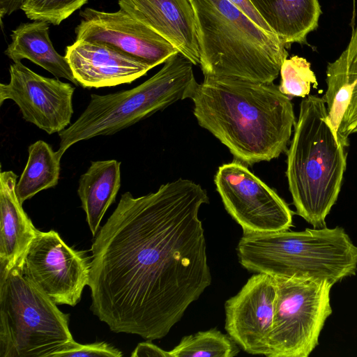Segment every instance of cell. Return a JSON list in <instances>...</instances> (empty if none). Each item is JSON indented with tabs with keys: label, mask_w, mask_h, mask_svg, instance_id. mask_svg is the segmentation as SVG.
<instances>
[{
	"label": "cell",
	"mask_w": 357,
	"mask_h": 357,
	"mask_svg": "<svg viewBox=\"0 0 357 357\" xmlns=\"http://www.w3.org/2000/svg\"><path fill=\"white\" fill-rule=\"evenodd\" d=\"M206 190L178 178L122 194L91 251V310L115 333L161 339L211 284L199 211Z\"/></svg>",
	"instance_id": "1"
},
{
	"label": "cell",
	"mask_w": 357,
	"mask_h": 357,
	"mask_svg": "<svg viewBox=\"0 0 357 357\" xmlns=\"http://www.w3.org/2000/svg\"><path fill=\"white\" fill-rule=\"evenodd\" d=\"M188 98L199 126L225 145L235 160L252 165L287 150L295 115L273 82L204 78Z\"/></svg>",
	"instance_id": "2"
},
{
	"label": "cell",
	"mask_w": 357,
	"mask_h": 357,
	"mask_svg": "<svg viewBox=\"0 0 357 357\" xmlns=\"http://www.w3.org/2000/svg\"><path fill=\"white\" fill-rule=\"evenodd\" d=\"M204 78L273 82L288 52L284 43L228 0H189Z\"/></svg>",
	"instance_id": "3"
},
{
	"label": "cell",
	"mask_w": 357,
	"mask_h": 357,
	"mask_svg": "<svg viewBox=\"0 0 357 357\" xmlns=\"http://www.w3.org/2000/svg\"><path fill=\"white\" fill-rule=\"evenodd\" d=\"M344 149L323 98H304L287 151L286 175L296 213L314 228L326 227L337 199L347 167Z\"/></svg>",
	"instance_id": "4"
},
{
	"label": "cell",
	"mask_w": 357,
	"mask_h": 357,
	"mask_svg": "<svg viewBox=\"0 0 357 357\" xmlns=\"http://www.w3.org/2000/svg\"><path fill=\"white\" fill-rule=\"evenodd\" d=\"M236 253L246 270L273 277L335 284L357 271V246L340 227L243 234Z\"/></svg>",
	"instance_id": "5"
},
{
	"label": "cell",
	"mask_w": 357,
	"mask_h": 357,
	"mask_svg": "<svg viewBox=\"0 0 357 357\" xmlns=\"http://www.w3.org/2000/svg\"><path fill=\"white\" fill-rule=\"evenodd\" d=\"M192 66L190 60L176 53L165 61L157 73L132 89L91 94L77 119L59 132L58 150L63 154L80 141L114 135L179 100L188 98L197 83Z\"/></svg>",
	"instance_id": "6"
},
{
	"label": "cell",
	"mask_w": 357,
	"mask_h": 357,
	"mask_svg": "<svg viewBox=\"0 0 357 357\" xmlns=\"http://www.w3.org/2000/svg\"><path fill=\"white\" fill-rule=\"evenodd\" d=\"M56 305L18 264L0 268V357H52L75 342Z\"/></svg>",
	"instance_id": "7"
},
{
	"label": "cell",
	"mask_w": 357,
	"mask_h": 357,
	"mask_svg": "<svg viewBox=\"0 0 357 357\" xmlns=\"http://www.w3.org/2000/svg\"><path fill=\"white\" fill-rule=\"evenodd\" d=\"M277 297L268 357H307L332 313L327 280L274 277Z\"/></svg>",
	"instance_id": "8"
},
{
	"label": "cell",
	"mask_w": 357,
	"mask_h": 357,
	"mask_svg": "<svg viewBox=\"0 0 357 357\" xmlns=\"http://www.w3.org/2000/svg\"><path fill=\"white\" fill-rule=\"evenodd\" d=\"M214 182L224 206L243 234L289 230L293 212L272 188L235 160L219 167Z\"/></svg>",
	"instance_id": "9"
},
{
	"label": "cell",
	"mask_w": 357,
	"mask_h": 357,
	"mask_svg": "<svg viewBox=\"0 0 357 357\" xmlns=\"http://www.w3.org/2000/svg\"><path fill=\"white\" fill-rule=\"evenodd\" d=\"M19 266L56 304L75 306L89 284L91 257L69 247L56 231L37 229Z\"/></svg>",
	"instance_id": "10"
},
{
	"label": "cell",
	"mask_w": 357,
	"mask_h": 357,
	"mask_svg": "<svg viewBox=\"0 0 357 357\" xmlns=\"http://www.w3.org/2000/svg\"><path fill=\"white\" fill-rule=\"evenodd\" d=\"M9 75V82L0 84V105L13 100L26 121L49 135L69 126L75 89L72 84L40 75L21 61L10 66Z\"/></svg>",
	"instance_id": "11"
},
{
	"label": "cell",
	"mask_w": 357,
	"mask_h": 357,
	"mask_svg": "<svg viewBox=\"0 0 357 357\" xmlns=\"http://www.w3.org/2000/svg\"><path fill=\"white\" fill-rule=\"evenodd\" d=\"M79 15L76 40L109 46L152 68L179 53L167 40L120 8L105 12L86 8Z\"/></svg>",
	"instance_id": "12"
},
{
	"label": "cell",
	"mask_w": 357,
	"mask_h": 357,
	"mask_svg": "<svg viewBox=\"0 0 357 357\" xmlns=\"http://www.w3.org/2000/svg\"><path fill=\"white\" fill-rule=\"evenodd\" d=\"M276 297L275 278L255 273L225 302V328L246 353L268 356Z\"/></svg>",
	"instance_id": "13"
},
{
	"label": "cell",
	"mask_w": 357,
	"mask_h": 357,
	"mask_svg": "<svg viewBox=\"0 0 357 357\" xmlns=\"http://www.w3.org/2000/svg\"><path fill=\"white\" fill-rule=\"evenodd\" d=\"M65 56L75 80L84 88L130 84L153 68L112 47L84 40L68 45Z\"/></svg>",
	"instance_id": "14"
},
{
	"label": "cell",
	"mask_w": 357,
	"mask_h": 357,
	"mask_svg": "<svg viewBox=\"0 0 357 357\" xmlns=\"http://www.w3.org/2000/svg\"><path fill=\"white\" fill-rule=\"evenodd\" d=\"M119 8L170 43L193 65L200 64L197 25L189 0H119Z\"/></svg>",
	"instance_id": "15"
},
{
	"label": "cell",
	"mask_w": 357,
	"mask_h": 357,
	"mask_svg": "<svg viewBox=\"0 0 357 357\" xmlns=\"http://www.w3.org/2000/svg\"><path fill=\"white\" fill-rule=\"evenodd\" d=\"M17 175L0 173V268L20 265L37 229L24 212L16 193Z\"/></svg>",
	"instance_id": "16"
},
{
	"label": "cell",
	"mask_w": 357,
	"mask_h": 357,
	"mask_svg": "<svg viewBox=\"0 0 357 357\" xmlns=\"http://www.w3.org/2000/svg\"><path fill=\"white\" fill-rule=\"evenodd\" d=\"M287 48L291 43H307L321 14L319 0H249Z\"/></svg>",
	"instance_id": "17"
},
{
	"label": "cell",
	"mask_w": 357,
	"mask_h": 357,
	"mask_svg": "<svg viewBox=\"0 0 357 357\" xmlns=\"http://www.w3.org/2000/svg\"><path fill=\"white\" fill-rule=\"evenodd\" d=\"M49 29V23L43 21L20 24L13 30L5 54L13 62L30 60L56 78H64L78 85L66 56L54 48Z\"/></svg>",
	"instance_id": "18"
},
{
	"label": "cell",
	"mask_w": 357,
	"mask_h": 357,
	"mask_svg": "<svg viewBox=\"0 0 357 357\" xmlns=\"http://www.w3.org/2000/svg\"><path fill=\"white\" fill-rule=\"evenodd\" d=\"M120 166L121 162L116 160L93 161L79 177L77 194L93 236L120 189Z\"/></svg>",
	"instance_id": "19"
},
{
	"label": "cell",
	"mask_w": 357,
	"mask_h": 357,
	"mask_svg": "<svg viewBox=\"0 0 357 357\" xmlns=\"http://www.w3.org/2000/svg\"><path fill=\"white\" fill-rule=\"evenodd\" d=\"M26 166L16 185V193L22 204L39 192L58 184L63 153L54 151L45 142L38 140L28 148Z\"/></svg>",
	"instance_id": "20"
},
{
	"label": "cell",
	"mask_w": 357,
	"mask_h": 357,
	"mask_svg": "<svg viewBox=\"0 0 357 357\" xmlns=\"http://www.w3.org/2000/svg\"><path fill=\"white\" fill-rule=\"evenodd\" d=\"M239 351L229 335L212 328L184 336L169 353L170 357H234Z\"/></svg>",
	"instance_id": "21"
},
{
	"label": "cell",
	"mask_w": 357,
	"mask_h": 357,
	"mask_svg": "<svg viewBox=\"0 0 357 357\" xmlns=\"http://www.w3.org/2000/svg\"><path fill=\"white\" fill-rule=\"evenodd\" d=\"M326 83L327 90L322 98L327 105L330 123L337 136L351 101L353 86L344 72L334 61L327 66Z\"/></svg>",
	"instance_id": "22"
},
{
	"label": "cell",
	"mask_w": 357,
	"mask_h": 357,
	"mask_svg": "<svg viewBox=\"0 0 357 357\" xmlns=\"http://www.w3.org/2000/svg\"><path fill=\"white\" fill-rule=\"evenodd\" d=\"M334 62L344 72L353 86L351 101L337 132L338 141L347 147L349 136L357 126V25L352 30L346 49Z\"/></svg>",
	"instance_id": "23"
},
{
	"label": "cell",
	"mask_w": 357,
	"mask_h": 357,
	"mask_svg": "<svg viewBox=\"0 0 357 357\" xmlns=\"http://www.w3.org/2000/svg\"><path fill=\"white\" fill-rule=\"evenodd\" d=\"M280 91L287 96L305 98L310 91L311 84L317 88V81L310 63L297 55L286 59L280 68Z\"/></svg>",
	"instance_id": "24"
},
{
	"label": "cell",
	"mask_w": 357,
	"mask_h": 357,
	"mask_svg": "<svg viewBox=\"0 0 357 357\" xmlns=\"http://www.w3.org/2000/svg\"><path fill=\"white\" fill-rule=\"evenodd\" d=\"M88 0H25L21 10L33 21L60 24Z\"/></svg>",
	"instance_id": "25"
},
{
	"label": "cell",
	"mask_w": 357,
	"mask_h": 357,
	"mask_svg": "<svg viewBox=\"0 0 357 357\" xmlns=\"http://www.w3.org/2000/svg\"><path fill=\"white\" fill-rule=\"evenodd\" d=\"M122 355L121 351L105 342L81 344L75 341L52 357H121Z\"/></svg>",
	"instance_id": "26"
},
{
	"label": "cell",
	"mask_w": 357,
	"mask_h": 357,
	"mask_svg": "<svg viewBox=\"0 0 357 357\" xmlns=\"http://www.w3.org/2000/svg\"><path fill=\"white\" fill-rule=\"evenodd\" d=\"M252 21L269 33H274L255 9L249 0H228ZM275 34V33H274Z\"/></svg>",
	"instance_id": "27"
},
{
	"label": "cell",
	"mask_w": 357,
	"mask_h": 357,
	"mask_svg": "<svg viewBox=\"0 0 357 357\" xmlns=\"http://www.w3.org/2000/svg\"><path fill=\"white\" fill-rule=\"evenodd\" d=\"M132 357L162 356L170 357L169 351H165L153 344L150 340L139 343L131 354Z\"/></svg>",
	"instance_id": "28"
},
{
	"label": "cell",
	"mask_w": 357,
	"mask_h": 357,
	"mask_svg": "<svg viewBox=\"0 0 357 357\" xmlns=\"http://www.w3.org/2000/svg\"><path fill=\"white\" fill-rule=\"evenodd\" d=\"M25 0H0V17L8 15L22 8Z\"/></svg>",
	"instance_id": "29"
},
{
	"label": "cell",
	"mask_w": 357,
	"mask_h": 357,
	"mask_svg": "<svg viewBox=\"0 0 357 357\" xmlns=\"http://www.w3.org/2000/svg\"><path fill=\"white\" fill-rule=\"evenodd\" d=\"M354 132H357V126L354 128V129L353 130V132L352 133Z\"/></svg>",
	"instance_id": "30"
}]
</instances>
